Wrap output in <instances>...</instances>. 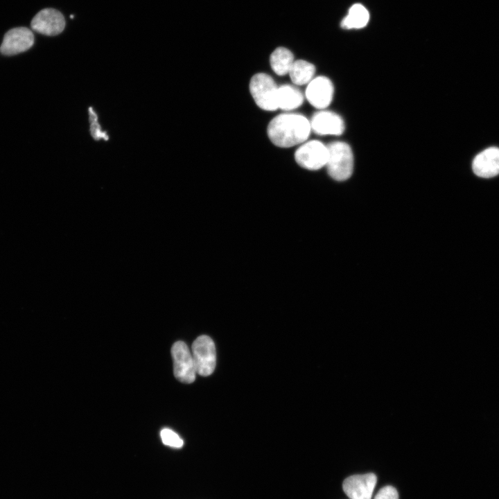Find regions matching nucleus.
I'll list each match as a JSON object with an SVG mask.
<instances>
[{
  "label": "nucleus",
  "mask_w": 499,
  "mask_h": 499,
  "mask_svg": "<svg viewBox=\"0 0 499 499\" xmlns=\"http://www.w3.org/2000/svg\"><path fill=\"white\" fill-rule=\"evenodd\" d=\"M311 130L310 121L298 114H282L268 126V135L277 146L289 148L304 142Z\"/></svg>",
  "instance_id": "f257e3e1"
},
{
  "label": "nucleus",
  "mask_w": 499,
  "mask_h": 499,
  "mask_svg": "<svg viewBox=\"0 0 499 499\" xmlns=\"http://www.w3.org/2000/svg\"><path fill=\"white\" fill-rule=\"evenodd\" d=\"M326 166L331 178L336 181L349 179L353 170V155L351 147L345 142L335 141L327 146Z\"/></svg>",
  "instance_id": "f03ea898"
},
{
  "label": "nucleus",
  "mask_w": 499,
  "mask_h": 499,
  "mask_svg": "<svg viewBox=\"0 0 499 499\" xmlns=\"http://www.w3.org/2000/svg\"><path fill=\"white\" fill-rule=\"evenodd\" d=\"M278 89L274 80L264 73L255 74L250 82V90L255 103L267 111H274L279 108Z\"/></svg>",
  "instance_id": "7ed1b4c3"
},
{
  "label": "nucleus",
  "mask_w": 499,
  "mask_h": 499,
  "mask_svg": "<svg viewBox=\"0 0 499 499\" xmlns=\"http://www.w3.org/2000/svg\"><path fill=\"white\" fill-rule=\"evenodd\" d=\"M196 373L202 376L211 375L216 362V347L213 340L205 335L198 337L191 347Z\"/></svg>",
  "instance_id": "20e7f679"
},
{
  "label": "nucleus",
  "mask_w": 499,
  "mask_h": 499,
  "mask_svg": "<svg viewBox=\"0 0 499 499\" xmlns=\"http://www.w3.org/2000/svg\"><path fill=\"white\" fill-rule=\"evenodd\" d=\"M173 372L175 378L184 383H191L195 379L196 370L192 353L187 345L182 342H175L171 348Z\"/></svg>",
  "instance_id": "39448f33"
},
{
  "label": "nucleus",
  "mask_w": 499,
  "mask_h": 499,
  "mask_svg": "<svg viewBox=\"0 0 499 499\" xmlns=\"http://www.w3.org/2000/svg\"><path fill=\"white\" fill-rule=\"evenodd\" d=\"M327 157V146L316 140L302 144L295 153L297 163L300 166L310 170H316L326 166Z\"/></svg>",
  "instance_id": "423d86ee"
},
{
  "label": "nucleus",
  "mask_w": 499,
  "mask_h": 499,
  "mask_svg": "<svg viewBox=\"0 0 499 499\" xmlns=\"http://www.w3.org/2000/svg\"><path fill=\"white\" fill-rule=\"evenodd\" d=\"M30 26L33 30L48 36L60 34L65 27L62 14L53 8H45L33 18Z\"/></svg>",
  "instance_id": "0eeeda50"
},
{
  "label": "nucleus",
  "mask_w": 499,
  "mask_h": 499,
  "mask_svg": "<svg viewBox=\"0 0 499 499\" xmlns=\"http://www.w3.org/2000/svg\"><path fill=\"white\" fill-rule=\"evenodd\" d=\"M33 43L34 35L29 28H14L4 35L0 51L3 55H15L27 51Z\"/></svg>",
  "instance_id": "6e6552de"
},
{
  "label": "nucleus",
  "mask_w": 499,
  "mask_h": 499,
  "mask_svg": "<svg viewBox=\"0 0 499 499\" xmlns=\"http://www.w3.org/2000/svg\"><path fill=\"white\" fill-rule=\"evenodd\" d=\"M376 480L371 473L353 475L344 480L343 491L350 499H371Z\"/></svg>",
  "instance_id": "1a4fd4ad"
},
{
  "label": "nucleus",
  "mask_w": 499,
  "mask_h": 499,
  "mask_svg": "<svg viewBox=\"0 0 499 499\" xmlns=\"http://www.w3.org/2000/svg\"><path fill=\"white\" fill-rule=\"evenodd\" d=\"M333 91L332 82L326 77L318 76L308 83L306 97L315 107L324 109L331 103Z\"/></svg>",
  "instance_id": "9d476101"
},
{
  "label": "nucleus",
  "mask_w": 499,
  "mask_h": 499,
  "mask_svg": "<svg viewBox=\"0 0 499 499\" xmlns=\"http://www.w3.org/2000/svg\"><path fill=\"white\" fill-rule=\"evenodd\" d=\"M311 130L320 135H340L344 130L342 119L330 111L316 112L310 121Z\"/></svg>",
  "instance_id": "9b49d317"
},
{
  "label": "nucleus",
  "mask_w": 499,
  "mask_h": 499,
  "mask_svg": "<svg viewBox=\"0 0 499 499\" xmlns=\"http://www.w3.org/2000/svg\"><path fill=\"white\" fill-rule=\"evenodd\" d=\"M474 173L481 177L490 178L499 174V148H488L478 154L472 164Z\"/></svg>",
  "instance_id": "f8f14e48"
},
{
  "label": "nucleus",
  "mask_w": 499,
  "mask_h": 499,
  "mask_svg": "<svg viewBox=\"0 0 499 499\" xmlns=\"http://www.w3.org/2000/svg\"><path fill=\"white\" fill-rule=\"evenodd\" d=\"M304 96L297 88L288 85L279 87L278 107L283 110H292L299 107L303 103Z\"/></svg>",
  "instance_id": "ddd939ff"
},
{
  "label": "nucleus",
  "mask_w": 499,
  "mask_h": 499,
  "mask_svg": "<svg viewBox=\"0 0 499 499\" xmlns=\"http://www.w3.org/2000/svg\"><path fill=\"white\" fill-rule=\"evenodd\" d=\"M369 19V14L366 8L360 3H355L349 9L340 26L344 29L362 28L367 26Z\"/></svg>",
  "instance_id": "4468645a"
},
{
  "label": "nucleus",
  "mask_w": 499,
  "mask_h": 499,
  "mask_svg": "<svg viewBox=\"0 0 499 499\" xmlns=\"http://www.w3.org/2000/svg\"><path fill=\"white\" fill-rule=\"evenodd\" d=\"M294 61L292 53L285 47L277 48L270 58L271 68L279 76L288 73Z\"/></svg>",
  "instance_id": "2eb2a0df"
},
{
  "label": "nucleus",
  "mask_w": 499,
  "mask_h": 499,
  "mask_svg": "<svg viewBox=\"0 0 499 499\" xmlns=\"http://www.w3.org/2000/svg\"><path fill=\"white\" fill-rule=\"evenodd\" d=\"M315 72V66L303 60L294 61L289 75L293 83L297 85L308 84L313 78Z\"/></svg>",
  "instance_id": "dca6fc26"
},
{
  "label": "nucleus",
  "mask_w": 499,
  "mask_h": 499,
  "mask_svg": "<svg viewBox=\"0 0 499 499\" xmlns=\"http://www.w3.org/2000/svg\"><path fill=\"white\" fill-rule=\"evenodd\" d=\"M160 436L164 444L173 448H181L183 444V440L180 436L168 428H164L160 432Z\"/></svg>",
  "instance_id": "f3484780"
},
{
  "label": "nucleus",
  "mask_w": 499,
  "mask_h": 499,
  "mask_svg": "<svg viewBox=\"0 0 499 499\" xmlns=\"http://www.w3.org/2000/svg\"><path fill=\"white\" fill-rule=\"evenodd\" d=\"M89 121L91 122V134L93 138L96 140L104 139L105 140L108 139V136L106 132H103L100 129V126L98 123V118L96 112L92 110L91 107L89 109Z\"/></svg>",
  "instance_id": "a211bd4d"
},
{
  "label": "nucleus",
  "mask_w": 499,
  "mask_h": 499,
  "mask_svg": "<svg viewBox=\"0 0 499 499\" xmlns=\"http://www.w3.org/2000/svg\"><path fill=\"white\" fill-rule=\"evenodd\" d=\"M374 499H399V494L394 487L385 486L378 491Z\"/></svg>",
  "instance_id": "6ab92c4d"
}]
</instances>
